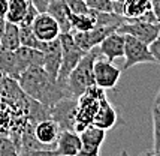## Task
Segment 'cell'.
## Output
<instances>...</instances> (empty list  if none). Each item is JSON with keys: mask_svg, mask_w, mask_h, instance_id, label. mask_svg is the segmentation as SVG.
I'll return each mask as SVG.
<instances>
[{"mask_svg": "<svg viewBox=\"0 0 160 156\" xmlns=\"http://www.w3.org/2000/svg\"><path fill=\"white\" fill-rule=\"evenodd\" d=\"M159 104H160V89L157 92V95H156V98H154V105H159Z\"/></svg>", "mask_w": 160, "mask_h": 156, "instance_id": "d6a6232c", "label": "cell"}, {"mask_svg": "<svg viewBox=\"0 0 160 156\" xmlns=\"http://www.w3.org/2000/svg\"><path fill=\"white\" fill-rule=\"evenodd\" d=\"M8 2L9 0H0V18H5V15H6Z\"/></svg>", "mask_w": 160, "mask_h": 156, "instance_id": "f546056e", "label": "cell"}, {"mask_svg": "<svg viewBox=\"0 0 160 156\" xmlns=\"http://www.w3.org/2000/svg\"><path fill=\"white\" fill-rule=\"evenodd\" d=\"M106 96V90L93 84L77 98V114H75V131L81 132L84 128L93 125L94 116L98 113L99 101Z\"/></svg>", "mask_w": 160, "mask_h": 156, "instance_id": "3957f363", "label": "cell"}, {"mask_svg": "<svg viewBox=\"0 0 160 156\" xmlns=\"http://www.w3.org/2000/svg\"><path fill=\"white\" fill-rule=\"evenodd\" d=\"M28 0H9L8 2V11L5 15V20L12 24H20L27 12Z\"/></svg>", "mask_w": 160, "mask_h": 156, "instance_id": "44dd1931", "label": "cell"}, {"mask_svg": "<svg viewBox=\"0 0 160 156\" xmlns=\"http://www.w3.org/2000/svg\"><path fill=\"white\" fill-rule=\"evenodd\" d=\"M151 11V0H126L121 15L127 20H138Z\"/></svg>", "mask_w": 160, "mask_h": 156, "instance_id": "ac0fdd59", "label": "cell"}, {"mask_svg": "<svg viewBox=\"0 0 160 156\" xmlns=\"http://www.w3.org/2000/svg\"><path fill=\"white\" fill-rule=\"evenodd\" d=\"M60 126L52 119H42L33 125V135L36 141L41 144L43 149H54L57 141V137L60 134Z\"/></svg>", "mask_w": 160, "mask_h": 156, "instance_id": "8fae6325", "label": "cell"}, {"mask_svg": "<svg viewBox=\"0 0 160 156\" xmlns=\"http://www.w3.org/2000/svg\"><path fill=\"white\" fill-rule=\"evenodd\" d=\"M54 155L56 156H75L81 152V138L77 131H68L62 129L57 137L56 146H54Z\"/></svg>", "mask_w": 160, "mask_h": 156, "instance_id": "7c38bea8", "label": "cell"}, {"mask_svg": "<svg viewBox=\"0 0 160 156\" xmlns=\"http://www.w3.org/2000/svg\"><path fill=\"white\" fill-rule=\"evenodd\" d=\"M117 32L121 35L133 36L139 39L141 42L150 45L160 35V23H148L142 21V20H127L126 18V21L121 23L117 27Z\"/></svg>", "mask_w": 160, "mask_h": 156, "instance_id": "5b68a950", "label": "cell"}, {"mask_svg": "<svg viewBox=\"0 0 160 156\" xmlns=\"http://www.w3.org/2000/svg\"><path fill=\"white\" fill-rule=\"evenodd\" d=\"M98 48L103 59L109 62H115L117 59H121L124 56V35H121L115 30L99 44Z\"/></svg>", "mask_w": 160, "mask_h": 156, "instance_id": "4fadbf2b", "label": "cell"}, {"mask_svg": "<svg viewBox=\"0 0 160 156\" xmlns=\"http://www.w3.org/2000/svg\"><path fill=\"white\" fill-rule=\"evenodd\" d=\"M117 122H118V111L109 102V99L106 96H103L99 101V108L96 116H94L93 125L103 129V131H109L117 125Z\"/></svg>", "mask_w": 160, "mask_h": 156, "instance_id": "9a60e30c", "label": "cell"}, {"mask_svg": "<svg viewBox=\"0 0 160 156\" xmlns=\"http://www.w3.org/2000/svg\"><path fill=\"white\" fill-rule=\"evenodd\" d=\"M58 39H60V47H62V63H60L57 81L66 86V80L69 77V74L78 65V62L82 59V56L85 54V51L81 50L77 44H75L70 32H68V33H60ZM66 87H68V86H66Z\"/></svg>", "mask_w": 160, "mask_h": 156, "instance_id": "277c9868", "label": "cell"}, {"mask_svg": "<svg viewBox=\"0 0 160 156\" xmlns=\"http://www.w3.org/2000/svg\"><path fill=\"white\" fill-rule=\"evenodd\" d=\"M115 30H117L115 26H96V27L85 30V32H70V33H72V38H73L75 44L81 50L87 53L91 48L98 47L106 36L112 33V32H115Z\"/></svg>", "mask_w": 160, "mask_h": 156, "instance_id": "9c48e42d", "label": "cell"}, {"mask_svg": "<svg viewBox=\"0 0 160 156\" xmlns=\"http://www.w3.org/2000/svg\"><path fill=\"white\" fill-rule=\"evenodd\" d=\"M5 24H6V20H5V18H0V39H2L3 30H5Z\"/></svg>", "mask_w": 160, "mask_h": 156, "instance_id": "4dcf8cb0", "label": "cell"}, {"mask_svg": "<svg viewBox=\"0 0 160 156\" xmlns=\"http://www.w3.org/2000/svg\"><path fill=\"white\" fill-rule=\"evenodd\" d=\"M20 27V42L21 45L24 47H30V48H36V50H41L43 48L45 42L39 41L35 36L33 30H32V26H18Z\"/></svg>", "mask_w": 160, "mask_h": 156, "instance_id": "7402d4cb", "label": "cell"}, {"mask_svg": "<svg viewBox=\"0 0 160 156\" xmlns=\"http://www.w3.org/2000/svg\"><path fill=\"white\" fill-rule=\"evenodd\" d=\"M47 12L58 23L62 33L72 32L70 20H69L70 9H69V6H68V3H66V0H51L48 8H47Z\"/></svg>", "mask_w": 160, "mask_h": 156, "instance_id": "e0dca14e", "label": "cell"}, {"mask_svg": "<svg viewBox=\"0 0 160 156\" xmlns=\"http://www.w3.org/2000/svg\"><path fill=\"white\" fill-rule=\"evenodd\" d=\"M153 140L154 149H160V105L153 107Z\"/></svg>", "mask_w": 160, "mask_h": 156, "instance_id": "d4e9b609", "label": "cell"}, {"mask_svg": "<svg viewBox=\"0 0 160 156\" xmlns=\"http://www.w3.org/2000/svg\"><path fill=\"white\" fill-rule=\"evenodd\" d=\"M3 78H5V74L0 71V86H2V81H3Z\"/></svg>", "mask_w": 160, "mask_h": 156, "instance_id": "e575fe53", "label": "cell"}, {"mask_svg": "<svg viewBox=\"0 0 160 156\" xmlns=\"http://www.w3.org/2000/svg\"><path fill=\"white\" fill-rule=\"evenodd\" d=\"M151 9H153L157 21L160 23V0H151Z\"/></svg>", "mask_w": 160, "mask_h": 156, "instance_id": "f1b7e54d", "label": "cell"}, {"mask_svg": "<svg viewBox=\"0 0 160 156\" xmlns=\"http://www.w3.org/2000/svg\"><path fill=\"white\" fill-rule=\"evenodd\" d=\"M69 20H70L72 32H85V30H90V29L98 26V20H96V12L94 11H88V12H82V14L70 12Z\"/></svg>", "mask_w": 160, "mask_h": 156, "instance_id": "d6986e66", "label": "cell"}, {"mask_svg": "<svg viewBox=\"0 0 160 156\" xmlns=\"http://www.w3.org/2000/svg\"><path fill=\"white\" fill-rule=\"evenodd\" d=\"M43 69L49 74V77L56 78L58 75V69H60V63H62V47H60V39L57 38L54 41L45 42L43 48Z\"/></svg>", "mask_w": 160, "mask_h": 156, "instance_id": "5bb4252c", "label": "cell"}, {"mask_svg": "<svg viewBox=\"0 0 160 156\" xmlns=\"http://www.w3.org/2000/svg\"><path fill=\"white\" fill-rule=\"evenodd\" d=\"M21 45L20 42V27L18 24L8 23L5 24V30L0 39V50L6 51H15Z\"/></svg>", "mask_w": 160, "mask_h": 156, "instance_id": "ffe728a7", "label": "cell"}, {"mask_svg": "<svg viewBox=\"0 0 160 156\" xmlns=\"http://www.w3.org/2000/svg\"><path fill=\"white\" fill-rule=\"evenodd\" d=\"M49 119L56 122L60 129L75 131V114H77V98L66 96L57 101L48 108Z\"/></svg>", "mask_w": 160, "mask_h": 156, "instance_id": "52a82bcc", "label": "cell"}, {"mask_svg": "<svg viewBox=\"0 0 160 156\" xmlns=\"http://www.w3.org/2000/svg\"><path fill=\"white\" fill-rule=\"evenodd\" d=\"M123 57H124V65L121 68L123 72L136 65L154 63V59L150 53L148 45L129 35H124V56Z\"/></svg>", "mask_w": 160, "mask_h": 156, "instance_id": "8992f818", "label": "cell"}, {"mask_svg": "<svg viewBox=\"0 0 160 156\" xmlns=\"http://www.w3.org/2000/svg\"><path fill=\"white\" fill-rule=\"evenodd\" d=\"M87 8L94 12H114L112 0H84Z\"/></svg>", "mask_w": 160, "mask_h": 156, "instance_id": "cb8c5ba5", "label": "cell"}, {"mask_svg": "<svg viewBox=\"0 0 160 156\" xmlns=\"http://www.w3.org/2000/svg\"><path fill=\"white\" fill-rule=\"evenodd\" d=\"M32 30H33L36 38L42 42L54 41L62 33L58 23L48 12H39L36 15L33 23H32Z\"/></svg>", "mask_w": 160, "mask_h": 156, "instance_id": "30bf717a", "label": "cell"}, {"mask_svg": "<svg viewBox=\"0 0 160 156\" xmlns=\"http://www.w3.org/2000/svg\"><path fill=\"white\" fill-rule=\"evenodd\" d=\"M81 138V150L85 153H99V150L106 138V131L90 125L79 132Z\"/></svg>", "mask_w": 160, "mask_h": 156, "instance_id": "2e32d148", "label": "cell"}, {"mask_svg": "<svg viewBox=\"0 0 160 156\" xmlns=\"http://www.w3.org/2000/svg\"><path fill=\"white\" fill-rule=\"evenodd\" d=\"M100 56L99 48L94 47L90 51H87L82 56V59L78 62V65L72 69L69 77L66 80L68 90L73 98L81 96L88 87L94 84V75H93V65L94 60Z\"/></svg>", "mask_w": 160, "mask_h": 156, "instance_id": "7a4b0ae2", "label": "cell"}, {"mask_svg": "<svg viewBox=\"0 0 160 156\" xmlns=\"http://www.w3.org/2000/svg\"><path fill=\"white\" fill-rule=\"evenodd\" d=\"M18 84L21 90L28 98L38 101L43 107H52L57 101L66 96H72L68 87L58 83L56 78L49 77V74L42 66H32L18 77Z\"/></svg>", "mask_w": 160, "mask_h": 156, "instance_id": "6da1fadb", "label": "cell"}, {"mask_svg": "<svg viewBox=\"0 0 160 156\" xmlns=\"http://www.w3.org/2000/svg\"><path fill=\"white\" fill-rule=\"evenodd\" d=\"M120 156H130V155L127 153V150H124V149H123V150H121V153H120Z\"/></svg>", "mask_w": 160, "mask_h": 156, "instance_id": "836d02e7", "label": "cell"}, {"mask_svg": "<svg viewBox=\"0 0 160 156\" xmlns=\"http://www.w3.org/2000/svg\"><path fill=\"white\" fill-rule=\"evenodd\" d=\"M75 156H99V153H85V152H79V153H77Z\"/></svg>", "mask_w": 160, "mask_h": 156, "instance_id": "1f68e13d", "label": "cell"}, {"mask_svg": "<svg viewBox=\"0 0 160 156\" xmlns=\"http://www.w3.org/2000/svg\"><path fill=\"white\" fill-rule=\"evenodd\" d=\"M0 156H20L17 144L8 135L0 137Z\"/></svg>", "mask_w": 160, "mask_h": 156, "instance_id": "603a6c76", "label": "cell"}, {"mask_svg": "<svg viewBox=\"0 0 160 156\" xmlns=\"http://www.w3.org/2000/svg\"><path fill=\"white\" fill-rule=\"evenodd\" d=\"M148 48H150V53H151V56L154 59V63L160 65V35L148 45Z\"/></svg>", "mask_w": 160, "mask_h": 156, "instance_id": "4316f807", "label": "cell"}, {"mask_svg": "<svg viewBox=\"0 0 160 156\" xmlns=\"http://www.w3.org/2000/svg\"><path fill=\"white\" fill-rule=\"evenodd\" d=\"M66 3L69 6L70 12H73V14H82V12H88L90 11L84 0H66Z\"/></svg>", "mask_w": 160, "mask_h": 156, "instance_id": "484cf974", "label": "cell"}, {"mask_svg": "<svg viewBox=\"0 0 160 156\" xmlns=\"http://www.w3.org/2000/svg\"><path fill=\"white\" fill-rule=\"evenodd\" d=\"M121 68H117L114 62H109L99 56L94 60L93 65V75H94V84L99 86L103 90H111L118 84L120 78H121Z\"/></svg>", "mask_w": 160, "mask_h": 156, "instance_id": "ba28073f", "label": "cell"}, {"mask_svg": "<svg viewBox=\"0 0 160 156\" xmlns=\"http://www.w3.org/2000/svg\"><path fill=\"white\" fill-rule=\"evenodd\" d=\"M159 105H160V104H159Z\"/></svg>", "mask_w": 160, "mask_h": 156, "instance_id": "8d00e7d4", "label": "cell"}, {"mask_svg": "<svg viewBox=\"0 0 160 156\" xmlns=\"http://www.w3.org/2000/svg\"><path fill=\"white\" fill-rule=\"evenodd\" d=\"M112 2H114V3H121V5H123L126 0H112Z\"/></svg>", "mask_w": 160, "mask_h": 156, "instance_id": "d590c367", "label": "cell"}, {"mask_svg": "<svg viewBox=\"0 0 160 156\" xmlns=\"http://www.w3.org/2000/svg\"><path fill=\"white\" fill-rule=\"evenodd\" d=\"M28 2H30L39 12H47V8H48L51 0H28Z\"/></svg>", "mask_w": 160, "mask_h": 156, "instance_id": "83f0119b", "label": "cell"}]
</instances>
